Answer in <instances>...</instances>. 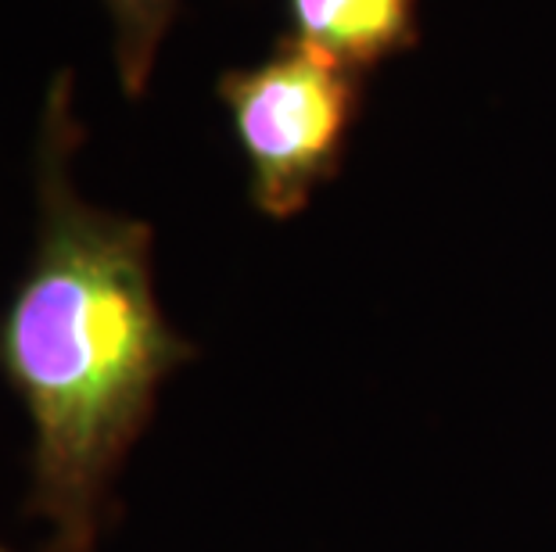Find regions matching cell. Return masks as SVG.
I'll list each match as a JSON object with an SVG mask.
<instances>
[{
    "label": "cell",
    "instance_id": "1",
    "mask_svg": "<svg viewBox=\"0 0 556 552\" xmlns=\"http://www.w3.org/2000/svg\"><path fill=\"white\" fill-rule=\"evenodd\" d=\"M73 101L62 68L33 155V252L0 316V373L29 420L26 513L47 527L43 552H98L165 381L198 359L159 301L151 222L79 194Z\"/></svg>",
    "mask_w": 556,
    "mask_h": 552
},
{
    "label": "cell",
    "instance_id": "2",
    "mask_svg": "<svg viewBox=\"0 0 556 552\" xmlns=\"http://www.w3.org/2000/svg\"><path fill=\"white\" fill-rule=\"evenodd\" d=\"M216 93L248 166V202L266 219H294L341 172L359 126L366 76L283 40L258 65L230 68Z\"/></svg>",
    "mask_w": 556,
    "mask_h": 552
},
{
    "label": "cell",
    "instance_id": "3",
    "mask_svg": "<svg viewBox=\"0 0 556 552\" xmlns=\"http://www.w3.org/2000/svg\"><path fill=\"white\" fill-rule=\"evenodd\" d=\"M283 40L370 76L420 47V0H283Z\"/></svg>",
    "mask_w": 556,
    "mask_h": 552
},
{
    "label": "cell",
    "instance_id": "4",
    "mask_svg": "<svg viewBox=\"0 0 556 552\" xmlns=\"http://www.w3.org/2000/svg\"><path fill=\"white\" fill-rule=\"evenodd\" d=\"M112 15V54L126 98H140L155 76L162 40L169 37L180 0H104Z\"/></svg>",
    "mask_w": 556,
    "mask_h": 552
},
{
    "label": "cell",
    "instance_id": "5",
    "mask_svg": "<svg viewBox=\"0 0 556 552\" xmlns=\"http://www.w3.org/2000/svg\"><path fill=\"white\" fill-rule=\"evenodd\" d=\"M0 552H11V549H4V545H0Z\"/></svg>",
    "mask_w": 556,
    "mask_h": 552
}]
</instances>
